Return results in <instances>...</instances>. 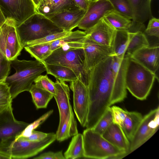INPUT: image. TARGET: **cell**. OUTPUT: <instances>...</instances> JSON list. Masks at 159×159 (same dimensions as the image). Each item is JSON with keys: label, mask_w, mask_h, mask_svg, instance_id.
<instances>
[{"label": "cell", "mask_w": 159, "mask_h": 159, "mask_svg": "<svg viewBox=\"0 0 159 159\" xmlns=\"http://www.w3.org/2000/svg\"><path fill=\"white\" fill-rule=\"evenodd\" d=\"M112 60L113 56H109L90 70L87 87L89 106L86 128H92L108 107L124 100L115 88Z\"/></svg>", "instance_id": "6da1fadb"}, {"label": "cell", "mask_w": 159, "mask_h": 159, "mask_svg": "<svg viewBox=\"0 0 159 159\" xmlns=\"http://www.w3.org/2000/svg\"><path fill=\"white\" fill-rule=\"evenodd\" d=\"M11 65L16 72L8 76L4 82L9 87L12 100L20 93L29 91L35 80L46 70L44 64L37 60L16 58L11 61Z\"/></svg>", "instance_id": "7a4b0ae2"}, {"label": "cell", "mask_w": 159, "mask_h": 159, "mask_svg": "<svg viewBox=\"0 0 159 159\" xmlns=\"http://www.w3.org/2000/svg\"><path fill=\"white\" fill-rule=\"evenodd\" d=\"M156 78V74L129 56L125 73V86L134 97L141 100L146 99Z\"/></svg>", "instance_id": "3957f363"}, {"label": "cell", "mask_w": 159, "mask_h": 159, "mask_svg": "<svg viewBox=\"0 0 159 159\" xmlns=\"http://www.w3.org/2000/svg\"><path fill=\"white\" fill-rule=\"evenodd\" d=\"M16 27L23 48L31 42L63 31L45 16L37 12Z\"/></svg>", "instance_id": "277c9868"}, {"label": "cell", "mask_w": 159, "mask_h": 159, "mask_svg": "<svg viewBox=\"0 0 159 159\" xmlns=\"http://www.w3.org/2000/svg\"><path fill=\"white\" fill-rule=\"evenodd\" d=\"M84 157L105 159L121 158L127 153L110 143L102 135L92 129L84 130L83 133Z\"/></svg>", "instance_id": "5b68a950"}, {"label": "cell", "mask_w": 159, "mask_h": 159, "mask_svg": "<svg viewBox=\"0 0 159 159\" xmlns=\"http://www.w3.org/2000/svg\"><path fill=\"white\" fill-rule=\"evenodd\" d=\"M84 58L83 48L64 51L58 48L53 51L43 63L70 68L75 72L78 79L87 87L90 73L84 69Z\"/></svg>", "instance_id": "8992f818"}, {"label": "cell", "mask_w": 159, "mask_h": 159, "mask_svg": "<svg viewBox=\"0 0 159 159\" xmlns=\"http://www.w3.org/2000/svg\"><path fill=\"white\" fill-rule=\"evenodd\" d=\"M29 124L15 119L12 105L0 112V153L11 159V144Z\"/></svg>", "instance_id": "52a82bcc"}, {"label": "cell", "mask_w": 159, "mask_h": 159, "mask_svg": "<svg viewBox=\"0 0 159 159\" xmlns=\"http://www.w3.org/2000/svg\"><path fill=\"white\" fill-rule=\"evenodd\" d=\"M0 8L6 22L16 27L36 12L32 0H0Z\"/></svg>", "instance_id": "ba28073f"}, {"label": "cell", "mask_w": 159, "mask_h": 159, "mask_svg": "<svg viewBox=\"0 0 159 159\" xmlns=\"http://www.w3.org/2000/svg\"><path fill=\"white\" fill-rule=\"evenodd\" d=\"M56 139V134L53 132L48 133L46 137L39 141H30L17 138L10 148L11 159H26L34 156Z\"/></svg>", "instance_id": "9c48e42d"}, {"label": "cell", "mask_w": 159, "mask_h": 159, "mask_svg": "<svg viewBox=\"0 0 159 159\" xmlns=\"http://www.w3.org/2000/svg\"><path fill=\"white\" fill-rule=\"evenodd\" d=\"M159 125V108L150 111L143 117L133 137L130 141L129 153L138 148L157 131Z\"/></svg>", "instance_id": "30bf717a"}, {"label": "cell", "mask_w": 159, "mask_h": 159, "mask_svg": "<svg viewBox=\"0 0 159 159\" xmlns=\"http://www.w3.org/2000/svg\"><path fill=\"white\" fill-rule=\"evenodd\" d=\"M23 48L16 27L5 22L0 27V51L11 61L17 58Z\"/></svg>", "instance_id": "8fae6325"}, {"label": "cell", "mask_w": 159, "mask_h": 159, "mask_svg": "<svg viewBox=\"0 0 159 159\" xmlns=\"http://www.w3.org/2000/svg\"><path fill=\"white\" fill-rule=\"evenodd\" d=\"M114 11L108 0H90L87 10L77 27L88 32L106 15Z\"/></svg>", "instance_id": "7c38bea8"}, {"label": "cell", "mask_w": 159, "mask_h": 159, "mask_svg": "<svg viewBox=\"0 0 159 159\" xmlns=\"http://www.w3.org/2000/svg\"><path fill=\"white\" fill-rule=\"evenodd\" d=\"M70 83V88L73 93L75 113L82 126L85 127L89 106L87 87L78 79Z\"/></svg>", "instance_id": "4fadbf2b"}, {"label": "cell", "mask_w": 159, "mask_h": 159, "mask_svg": "<svg viewBox=\"0 0 159 159\" xmlns=\"http://www.w3.org/2000/svg\"><path fill=\"white\" fill-rule=\"evenodd\" d=\"M84 69L88 72L106 57L113 56L112 47L99 44L88 38L85 40L83 48Z\"/></svg>", "instance_id": "5bb4252c"}, {"label": "cell", "mask_w": 159, "mask_h": 159, "mask_svg": "<svg viewBox=\"0 0 159 159\" xmlns=\"http://www.w3.org/2000/svg\"><path fill=\"white\" fill-rule=\"evenodd\" d=\"M132 7L133 17L131 25L128 30L130 33L145 30L144 23L152 17L151 3V0H129Z\"/></svg>", "instance_id": "9a60e30c"}, {"label": "cell", "mask_w": 159, "mask_h": 159, "mask_svg": "<svg viewBox=\"0 0 159 159\" xmlns=\"http://www.w3.org/2000/svg\"><path fill=\"white\" fill-rule=\"evenodd\" d=\"M86 11L77 8L45 16L63 31L71 32L77 27Z\"/></svg>", "instance_id": "2e32d148"}, {"label": "cell", "mask_w": 159, "mask_h": 159, "mask_svg": "<svg viewBox=\"0 0 159 159\" xmlns=\"http://www.w3.org/2000/svg\"><path fill=\"white\" fill-rule=\"evenodd\" d=\"M116 30L103 17L92 28L86 32V37L99 44L112 47Z\"/></svg>", "instance_id": "e0dca14e"}, {"label": "cell", "mask_w": 159, "mask_h": 159, "mask_svg": "<svg viewBox=\"0 0 159 159\" xmlns=\"http://www.w3.org/2000/svg\"><path fill=\"white\" fill-rule=\"evenodd\" d=\"M55 94L53 96L57 104L60 120L58 129L64 122L71 107L70 102V88L64 81L56 79L55 83Z\"/></svg>", "instance_id": "ac0fdd59"}, {"label": "cell", "mask_w": 159, "mask_h": 159, "mask_svg": "<svg viewBox=\"0 0 159 159\" xmlns=\"http://www.w3.org/2000/svg\"><path fill=\"white\" fill-rule=\"evenodd\" d=\"M129 57L156 74L159 68V45L143 47Z\"/></svg>", "instance_id": "d6986e66"}, {"label": "cell", "mask_w": 159, "mask_h": 159, "mask_svg": "<svg viewBox=\"0 0 159 159\" xmlns=\"http://www.w3.org/2000/svg\"><path fill=\"white\" fill-rule=\"evenodd\" d=\"M77 8L74 0H42L36 10V12L46 16Z\"/></svg>", "instance_id": "ffe728a7"}, {"label": "cell", "mask_w": 159, "mask_h": 159, "mask_svg": "<svg viewBox=\"0 0 159 159\" xmlns=\"http://www.w3.org/2000/svg\"><path fill=\"white\" fill-rule=\"evenodd\" d=\"M102 135L112 144L129 154L130 141L120 125L113 122Z\"/></svg>", "instance_id": "44dd1931"}, {"label": "cell", "mask_w": 159, "mask_h": 159, "mask_svg": "<svg viewBox=\"0 0 159 159\" xmlns=\"http://www.w3.org/2000/svg\"><path fill=\"white\" fill-rule=\"evenodd\" d=\"M78 133L77 123L71 107L64 122L57 129L56 134V139L61 142Z\"/></svg>", "instance_id": "7402d4cb"}, {"label": "cell", "mask_w": 159, "mask_h": 159, "mask_svg": "<svg viewBox=\"0 0 159 159\" xmlns=\"http://www.w3.org/2000/svg\"><path fill=\"white\" fill-rule=\"evenodd\" d=\"M129 39L128 30L116 29L112 46L113 52L112 56L122 59L126 53Z\"/></svg>", "instance_id": "603a6c76"}, {"label": "cell", "mask_w": 159, "mask_h": 159, "mask_svg": "<svg viewBox=\"0 0 159 159\" xmlns=\"http://www.w3.org/2000/svg\"><path fill=\"white\" fill-rule=\"evenodd\" d=\"M43 63L45 66L47 74L53 75L59 80L70 83L78 79L74 71L69 67L59 65Z\"/></svg>", "instance_id": "cb8c5ba5"}, {"label": "cell", "mask_w": 159, "mask_h": 159, "mask_svg": "<svg viewBox=\"0 0 159 159\" xmlns=\"http://www.w3.org/2000/svg\"><path fill=\"white\" fill-rule=\"evenodd\" d=\"M143 117L142 114L139 112L128 111L126 117L120 126L129 141L133 137Z\"/></svg>", "instance_id": "d4e9b609"}, {"label": "cell", "mask_w": 159, "mask_h": 159, "mask_svg": "<svg viewBox=\"0 0 159 159\" xmlns=\"http://www.w3.org/2000/svg\"><path fill=\"white\" fill-rule=\"evenodd\" d=\"M33 101L37 109L46 108L53 97V95L49 91L33 84L29 91Z\"/></svg>", "instance_id": "484cf974"}, {"label": "cell", "mask_w": 159, "mask_h": 159, "mask_svg": "<svg viewBox=\"0 0 159 159\" xmlns=\"http://www.w3.org/2000/svg\"><path fill=\"white\" fill-rule=\"evenodd\" d=\"M82 134L78 133L73 136L64 156L66 159H75L84 157Z\"/></svg>", "instance_id": "4316f807"}, {"label": "cell", "mask_w": 159, "mask_h": 159, "mask_svg": "<svg viewBox=\"0 0 159 159\" xmlns=\"http://www.w3.org/2000/svg\"><path fill=\"white\" fill-rule=\"evenodd\" d=\"M129 33L130 39L126 52L129 57L136 51L149 46L148 41L143 32L139 31L134 33Z\"/></svg>", "instance_id": "83f0119b"}, {"label": "cell", "mask_w": 159, "mask_h": 159, "mask_svg": "<svg viewBox=\"0 0 159 159\" xmlns=\"http://www.w3.org/2000/svg\"><path fill=\"white\" fill-rule=\"evenodd\" d=\"M24 48L31 57L42 63L52 52L50 43L26 46Z\"/></svg>", "instance_id": "f1b7e54d"}, {"label": "cell", "mask_w": 159, "mask_h": 159, "mask_svg": "<svg viewBox=\"0 0 159 159\" xmlns=\"http://www.w3.org/2000/svg\"><path fill=\"white\" fill-rule=\"evenodd\" d=\"M104 18L116 29L128 30L130 28L132 23V20L114 11L107 14Z\"/></svg>", "instance_id": "f546056e"}, {"label": "cell", "mask_w": 159, "mask_h": 159, "mask_svg": "<svg viewBox=\"0 0 159 159\" xmlns=\"http://www.w3.org/2000/svg\"><path fill=\"white\" fill-rule=\"evenodd\" d=\"M86 35L85 31L79 30L71 31L70 34L65 37L50 43L51 50L53 51L59 48L64 44L72 42L85 40Z\"/></svg>", "instance_id": "4dcf8cb0"}, {"label": "cell", "mask_w": 159, "mask_h": 159, "mask_svg": "<svg viewBox=\"0 0 159 159\" xmlns=\"http://www.w3.org/2000/svg\"><path fill=\"white\" fill-rule=\"evenodd\" d=\"M114 11L132 20L133 13L132 7L129 0H108Z\"/></svg>", "instance_id": "1f68e13d"}, {"label": "cell", "mask_w": 159, "mask_h": 159, "mask_svg": "<svg viewBox=\"0 0 159 159\" xmlns=\"http://www.w3.org/2000/svg\"><path fill=\"white\" fill-rule=\"evenodd\" d=\"M113 122L112 111L111 107H109L92 129L94 131L102 135Z\"/></svg>", "instance_id": "d6a6232c"}, {"label": "cell", "mask_w": 159, "mask_h": 159, "mask_svg": "<svg viewBox=\"0 0 159 159\" xmlns=\"http://www.w3.org/2000/svg\"><path fill=\"white\" fill-rule=\"evenodd\" d=\"M53 111V110L49 111L34 121L29 124L17 138L30 136L32 131L42 124L52 113Z\"/></svg>", "instance_id": "836d02e7"}, {"label": "cell", "mask_w": 159, "mask_h": 159, "mask_svg": "<svg viewBox=\"0 0 159 159\" xmlns=\"http://www.w3.org/2000/svg\"><path fill=\"white\" fill-rule=\"evenodd\" d=\"M34 82L37 86L49 91L53 96L55 95V83L48 78L47 75H40L37 78Z\"/></svg>", "instance_id": "e575fe53"}, {"label": "cell", "mask_w": 159, "mask_h": 159, "mask_svg": "<svg viewBox=\"0 0 159 159\" xmlns=\"http://www.w3.org/2000/svg\"><path fill=\"white\" fill-rule=\"evenodd\" d=\"M12 100L9 87L4 82H0V106L8 107Z\"/></svg>", "instance_id": "d590c367"}, {"label": "cell", "mask_w": 159, "mask_h": 159, "mask_svg": "<svg viewBox=\"0 0 159 159\" xmlns=\"http://www.w3.org/2000/svg\"><path fill=\"white\" fill-rule=\"evenodd\" d=\"M71 32L63 31L60 32L51 34L42 38L31 42L28 43L26 46L50 43L65 37L70 34Z\"/></svg>", "instance_id": "8d00e7d4"}, {"label": "cell", "mask_w": 159, "mask_h": 159, "mask_svg": "<svg viewBox=\"0 0 159 159\" xmlns=\"http://www.w3.org/2000/svg\"><path fill=\"white\" fill-rule=\"evenodd\" d=\"M11 61L0 51V82H4L10 72Z\"/></svg>", "instance_id": "74e56055"}, {"label": "cell", "mask_w": 159, "mask_h": 159, "mask_svg": "<svg viewBox=\"0 0 159 159\" xmlns=\"http://www.w3.org/2000/svg\"><path fill=\"white\" fill-rule=\"evenodd\" d=\"M111 107L112 113L113 122L120 126L126 117L128 111L116 106Z\"/></svg>", "instance_id": "f35d334b"}, {"label": "cell", "mask_w": 159, "mask_h": 159, "mask_svg": "<svg viewBox=\"0 0 159 159\" xmlns=\"http://www.w3.org/2000/svg\"><path fill=\"white\" fill-rule=\"evenodd\" d=\"M147 27L144 32L148 35L159 37V20L155 17L149 20Z\"/></svg>", "instance_id": "ab89813d"}, {"label": "cell", "mask_w": 159, "mask_h": 159, "mask_svg": "<svg viewBox=\"0 0 159 159\" xmlns=\"http://www.w3.org/2000/svg\"><path fill=\"white\" fill-rule=\"evenodd\" d=\"M34 159H66L62 151L57 152H48L44 153L34 158Z\"/></svg>", "instance_id": "60d3db41"}, {"label": "cell", "mask_w": 159, "mask_h": 159, "mask_svg": "<svg viewBox=\"0 0 159 159\" xmlns=\"http://www.w3.org/2000/svg\"><path fill=\"white\" fill-rule=\"evenodd\" d=\"M48 134L35 131L34 130L32 131L30 135L29 136L20 137L17 138H20L23 139L30 141H39L46 137Z\"/></svg>", "instance_id": "b9f144b4"}, {"label": "cell", "mask_w": 159, "mask_h": 159, "mask_svg": "<svg viewBox=\"0 0 159 159\" xmlns=\"http://www.w3.org/2000/svg\"><path fill=\"white\" fill-rule=\"evenodd\" d=\"M90 0H74L77 7L85 11L87 10Z\"/></svg>", "instance_id": "7bdbcfd3"}, {"label": "cell", "mask_w": 159, "mask_h": 159, "mask_svg": "<svg viewBox=\"0 0 159 159\" xmlns=\"http://www.w3.org/2000/svg\"><path fill=\"white\" fill-rule=\"evenodd\" d=\"M6 21L5 18L0 8V27Z\"/></svg>", "instance_id": "ee69618b"}, {"label": "cell", "mask_w": 159, "mask_h": 159, "mask_svg": "<svg viewBox=\"0 0 159 159\" xmlns=\"http://www.w3.org/2000/svg\"><path fill=\"white\" fill-rule=\"evenodd\" d=\"M0 159H10L9 157L0 153Z\"/></svg>", "instance_id": "f6af8a7d"}, {"label": "cell", "mask_w": 159, "mask_h": 159, "mask_svg": "<svg viewBox=\"0 0 159 159\" xmlns=\"http://www.w3.org/2000/svg\"><path fill=\"white\" fill-rule=\"evenodd\" d=\"M36 7L39 4L42 0H32Z\"/></svg>", "instance_id": "bcb514c9"}, {"label": "cell", "mask_w": 159, "mask_h": 159, "mask_svg": "<svg viewBox=\"0 0 159 159\" xmlns=\"http://www.w3.org/2000/svg\"><path fill=\"white\" fill-rule=\"evenodd\" d=\"M7 107H5L0 106V112H1L3 110H4Z\"/></svg>", "instance_id": "7dc6e473"}]
</instances>
